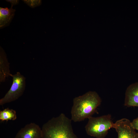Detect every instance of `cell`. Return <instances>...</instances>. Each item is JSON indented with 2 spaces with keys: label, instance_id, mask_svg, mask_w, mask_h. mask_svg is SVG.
<instances>
[{
  "label": "cell",
  "instance_id": "6da1fadb",
  "mask_svg": "<svg viewBox=\"0 0 138 138\" xmlns=\"http://www.w3.org/2000/svg\"><path fill=\"white\" fill-rule=\"evenodd\" d=\"M101 102L100 97L95 91H89L75 98L71 111V119L76 122L88 119L95 112Z\"/></svg>",
  "mask_w": 138,
  "mask_h": 138
},
{
  "label": "cell",
  "instance_id": "7a4b0ae2",
  "mask_svg": "<svg viewBox=\"0 0 138 138\" xmlns=\"http://www.w3.org/2000/svg\"><path fill=\"white\" fill-rule=\"evenodd\" d=\"M72 120L61 113L44 123L41 128V138H78L74 133Z\"/></svg>",
  "mask_w": 138,
  "mask_h": 138
},
{
  "label": "cell",
  "instance_id": "3957f363",
  "mask_svg": "<svg viewBox=\"0 0 138 138\" xmlns=\"http://www.w3.org/2000/svg\"><path fill=\"white\" fill-rule=\"evenodd\" d=\"M88 119L85 129L87 134L90 136L96 138H105L108 131L113 128L114 123L112 120L110 114L97 117L91 116Z\"/></svg>",
  "mask_w": 138,
  "mask_h": 138
},
{
  "label": "cell",
  "instance_id": "277c9868",
  "mask_svg": "<svg viewBox=\"0 0 138 138\" xmlns=\"http://www.w3.org/2000/svg\"><path fill=\"white\" fill-rule=\"evenodd\" d=\"M13 82L10 88L4 96L0 99V105L15 101L22 95L25 90L26 78L19 72L11 74Z\"/></svg>",
  "mask_w": 138,
  "mask_h": 138
},
{
  "label": "cell",
  "instance_id": "5b68a950",
  "mask_svg": "<svg viewBox=\"0 0 138 138\" xmlns=\"http://www.w3.org/2000/svg\"><path fill=\"white\" fill-rule=\"evenodd\" d=\"M114 128L118 134V138H138V132L133 128L131 122L124 118L114 123Z\"/></svg>",
  "mask_w": 138,
  "mask_h": 138
},
{
  "label": "cell",
  "instance_id": "8992f818",
  "mask_svg": "<svg viewBox=\"0 0 138 138\" xmlns=\"http://www.w3.org/2000/svg\"><path fill=\"white\" fill-rule=\"evenodd\" d=\"M42 130L38 124L31 123L21 128L14 138H41Z\"/></svg>",
  "mask_w": 138,
  "mask_h": 138
},
{
  "label": "cell",
  "instance_id": "52a82bcc",
  "mask_svg": "<svg viewBox=\"0 0 138 138\" xmlns=\"http://www.w3.org/2000/svg\"><path fill=\"white\" fill-rule=\"evenodd\" d=\"M124 105L128 107H138V82L132 84L127 88Z\"/></svg>",
  "mask_w": 138,
  "mask_h": 138
},
{
  "label": "cell",
  "instance_id": "ba28073f",
  "mask_svg": "<svg viewBox=\"0 0 138 138\" xmlns=\"http://www.w3.org/2000/svg\"><path fill=\"white\" fill-rule=\"evenodd\" d=\"M10 64L6 54L3 49L0 47V82H5L6 79L10 76Z\"/></svg>",
  "mask_w": 138,
  "mask_h": 138
},
{
  "label": "cell",
  "instance_id": "9c48e42d",
  "mask_svg": "<svg viewBox=\"0 0 138 138\" xmlns=\"http://www.w3.org/2000/svg\"><path fill=\"white\" fill-rule=\"evenodd\" d=\"M0 7V28L2 29L9 25L15 15L16 10L13 8Z\"/></svg>",
  "mask_w": 138,
  "mask_h": 138
},
{
  "label": "cell",
  "instance_id": "30bf717a",
  "mask_svg": "<svg viewBox=\"0 0 138 138\" xmlns=\"http://www.w3.org/2000/svg\"><path fill=\"white\" fill-rule=\"evenodd\" d=\"M17 118L16 111L8 108L0 111V120L1 121L15 120Z\"/></svg>",
  "mask_w": 138,
  "mask_h": 138
},
{
  "label": "cell",
  "instance_id": "8fae6325",
  "mask_svg": "<svg viewBox=\"0 0 138 138\" xmlns=\"http://www.w3.org/2000/svg\"><path fill=\"white\" fill-rule=\"evenodd\" d=\"M29 7L32 8H34L36 7L40 6L41 4V1L37 0H22Z\"/></svg>",
  "mask_w": 138,
  "mask_h": 138
},
{
  "label": "cell",
  "instance_id": "7c38bea8",
  "mask_svg": "<svg viewBox=\"0 0 138 138\" xmlns=\"http://www.w3.org/2000/svg\"><path fill=\"white\" fill-rule=\"evenodd\" d=\"M131 124L134 129L138 132V117L133 119Z\"/></svg>",
  "mask_w": 138,
  "mask_h": 138
},
{
  "label": "cell",
  "instance_id": "4fadbf2b",
  "mask_svg": "<svg viewBox=\"0 0 138 138\" xmlns=\"http://www.w3.org/2000/svg\"><path fill=\"white\" fill-rule=\"evenodd\" d=\"M6 1L10 3L11 4V6H12L18 5L19 4V1L18 0H7Z\"/></svg>",
  "mask_w": 138,
  "mask_h": 138
}]
</instances>
